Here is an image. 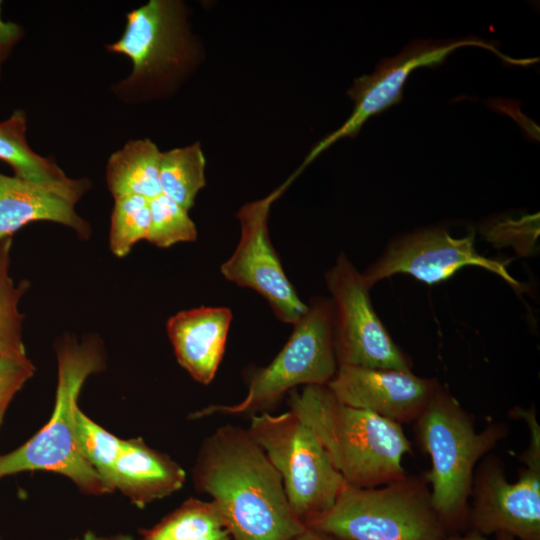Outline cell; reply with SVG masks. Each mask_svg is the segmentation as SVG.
<instances>
[{
  "instance_id": "9c48e42d",
  "label": "cell",
  "mask_w": 540,
  "mask_h": 540,
  "mask_svg": "<svg viewBox=\"0 0 540 540\" xmlns=\"http://www.w3.org/2000/svg\"><path fill=\"white\" fill-rule=\"evenodd\" d=\"M334 310V348L339 365L410 370L407 356L377 316L369 289L344 253L325 275Z\"/></svg>"
},
{
  "instance_id": "277c9868",
  "label": "cell",
  "mask_w": 540,
  "mask_h": 540,
  "mask_svg": "<svg viewBox=\"0 0 540 540\" xmlns=\"http://www.w3.org/2000/svg\"><path fill=\"white\" fill-rule=\"evenodd\" d=\"M182 1L150 0L126 14L118 40L109 53L126 56L130 73L110 92L125 104H140L171 95L197 62V45Z\"/></svg>"
},
{
  "instance_id": "8992f818",
  "label": "cell",
  "mask_w": 540,
  "mask_h": 540,
  "mask_svg": "<svg viewBox=\"0 0 540 540\" xmlns=\"http://www.w3.org/2000/svg\"><path fill=\"white\" fill-rule=\"evenodd\" d=\"M293 326L290 338L276 357L249 374L247 395L239 403L211 405L191 417L268 412L299 385H327L338 369L332 301H312L306 314Z\"/></svg>"
},
{
  "instance_id": "f546056e",
  "label": "cell",
  "mask_w": 540,
  "mask_h": 540,
  "mask_svg": "<svg viewBox=\"0 0 540 540\" xmlns=\"http://www.w3.org/2000/svg\"><path fill=\"white\" fill-rule=\"evenodd\" d=\"M292 540H340V539L306 527L303 532L298 534Z\"/></svg>"
},
{
  "instance_id": "603a6c76",
  "label": "cell",
  "mask_w": 540,
  "mask_h": 540,
  "mask_svg": "<svg viewBox=\"0 0 540 540\" xmlns=\"http://www.w3.org/2000/svg\"><path fill=\"white\" fill-rule=\"evenodd\" d=\"M150 226L149 200L141 196L114 198L111 213L109 247L119 257L129 254L133 246L146 240Z\"/></svg>"
},
{
  "instance_id": "52a82bcc",
  "label": "cell",
  "mask_w": 540,
  "mask_h": 540,
  "mask_svg": "<svg viewBox=\"0 0 540 540\" xmlns=\"http://www.w3.org/2000/svg\"><path fill=\"white\" fill-rule=\"evenodd\" d=\"M417 433L432 468L426 475L431 503L440 518H454L472 493L478 460L503 438L502 425L477 432L459 403L441 387L416 420Z\"/></svg>"
},
{
  "instance_id": "f1b7e54d",
  "label": "cell",
  "mask_w": 540,
  "mask_h": 540,
  "mask_svg": "<svg viewBox=\"0 0 540 540\" xmlns=\"http://www.w3.org/2000/svg\"><path fill=\"white\" fill-rule=\"evenodd\" d=\"M68 540H134L126 534L100 535L93 531H87L83 535Z\"/></svg>"
},
{
  "instance_id": "7c38bea8",
  "label": "cell",
  "mask_w": 540,
  "mask_h": 540,
  "mask_svg": "<svg viewBox=\"0 0 540 540\" xmlns=\"http://www.w3.org/2000/svg\"><path fill=\"white\" fill-rule=\"evenodd\" d=\"M295 177L293 174L266 197L239 209L241 238L232 256L221 265L227 280L255 290L268 301L278 319L292 325L306 314L308 305L298 297L283 271L269 238L268 216L272 203Z\"/></svg>"
},
{
  "instance_id": "484cf974",
  "label": "cell",
  "mask_w": 540,
  "mask_h": 540,
  "mask_svg": "<svg viewBox=\"0 0 540 540\" xmlns=\"http://www.w3.org/2000/svg\"><path fill=\"white\" fill-rule=\"evenodd\" d=\"M482 231L486 239L497 246H513L519 255H529L539 235V215L494 220Z\"/></svg>"
},
{
  "instance_id": "5b68a950",
  "label": "cell",
  "mask_w": 540,
  "mask_h": 540,
  "mask_svg": "<svg viewBox=\"0 0 540 540\" xmlns=\"http://www.w3.org/2000/svg\"><path fill=\"white\" fill-rule=\"evenodd\" d=\"M440 519L426 478L406 475L384 487L346 484L305 527L340 540H442Z\"/></svg>"
},
{
  "instance_id": "7402d4cb",
  "label": "cell",
  "mask_w": 540,
  "mask_h": 540,
  "mask_svg": "<svg viewBox=\"0 0 540 540\" xmlns=\"http://www.w3.org/2000/svg\"><path fill=\"white\" fill-rule=\"evenodd\" d=\"M11 243V237L0 241V355L22 356L26 351L18 304L29 284L24 281L16 286L9 275Z\"/></svg>"
},
{
  "instance_id": "4316f807",
  "label": "cell",
  "mask_w": 540,
  "mask_h": 540,
  "mask_svg": "<svg viewBox=\"0 0 540 540\" xmlns=\"http://www.w3.org/2000/svg\"><path fill=\"white\" fill-rule=\"evenodd\" d=\"M34 372L35 367L27 355H0V426L11 400Z\"/></svg>"
},
{
  "instance_id": "83f0119b",
  "label": "cell",
  "mask_w": 540,
  "mask_h": 540,
  "mask_svg": "<svg viewBox=\"0 0 540 540\" xmlns=\"http://www.w3.org/2000/svg\"><path fill=\"white\" fill-rule=\"evenodd\" d=\"M2 4L3 2L0 0V79L4 64L25 35L22 25L14 21H6L2 18Z\"/></svg>"
},
{
  "instance_id": "7a4b0ae2",
  "label": "cell",
  "mask_w": 540,
  "mask_h": 540,
  "mask_svg": "<svg viewBox=\"0 0 540 540\" xmlns=\"http://www.w3.org/2000/svg\"><path fill=\"white\" fill-rule=\"evenodd\" d=\"M290 409L314 431L336 470L354 487H378L406 476L411 451L401 424L341 403L326 385L292 390Z\"/></svg>"
},
{
  "instance_id": "d4e9b609",
  "label": "cell",
  "mask_w": 540,
  "mask_h": 540,
  "mask_svg": "<svg viewBox=\"0 0 540 540\" xmlns=\"http://www.w3.org/2000/svg\"><path fill=\"white\" fill-rule=\"evenodd\" d=\"M150 226L146 240L151 244L168 248L197 238V229L188 211L167 196L149 200Z\"/></svg>"
},
{
  "instance_id": "ba28073f",
  "label": "cell",
  "mask_w": 540,
  "mask_h": 540,
  "mask_svg": "<svg viewBox=\"0 0 540 540\" xmlns=\"http://www.w3.org/2000/svg\"><path fill=\"white\" fill-rule=\"evenodd\" d=\"M247 430L280 475L288 502L304 525L334 504L347 483L298 414L291 409L254 414Z\"/></svg>"
},
{
  "instance_id": "30bf717a",
  "label": "cell",
  "mask_w": 540,
  "mask_h": 540,
  "mask_svg": "<svg viewBox=\"0 0 540 540\" xmlns=\"http://www.w3.org/2000/svg\"><path fill=\"white\" fill-rule=\"evenodd\" d=\"M513 413L530 431L529 446L521 456L525 467L510 483L501 465L484 462L474 481L472 519L479 532L540 540V427L533 409L515 408Z\"/></svg>"
},
{
  "instance_id": "d6986e66",
  "label": "cell",
  "mask_w": 540,
  "mask_h": 540,
  "mask_svg": "<svg viewBox=\"0 0 540 540\" xmlns=\"http://www.w3.org/2000/svg\"><path fill=\"white\" fill-rule=\"evenodd\" d=\"M161 151L150 139L126 142L106 164V184L113 198L141 196L151 200L160 194Z\"/></svg>"
},
{
  "instance_id": "e0dca14e",
  "label": "cell",
  "mask_w": 540,
  "mask_h": 540,
  "mask_svg": "<svg viewBox=\"0 0 540 540\" xmlns=\"http://www.w3.org/2000/svg\"><path fill=\"white\" fill-rule=\"evenodd\" d=\"M27 114L15 109L0 121V160L9 165L14 176L57 195L72 205L91 189L87 178H71L55 160L35 152L27 140Z\"/></svg>"
},
{
  "instance_id": "8fae6325",
  "label": "cell",
  "mask_w": 540,
  "mask_h": 540,
  "mask_svg": "<svg viewBox=\"0 0 540 540\" xmlns=\"http://www.w3.org/2000/svg\"><path fill=\"white\" fill-rule=\"evenodd\" d=\"M465 46H477L490 50L501 60L510 64L533 63V60H519L504 55L494 44L474 36L444 40H414L394 57L383 59L373 73L354 80L348 90V95L354 103L351 115L338 129L312 148L299 171L341 138H354L369 118L399 102L404 84L412 71L420 67L437 66L454 50Z\"/></svg>"
},
{
  "instance_id": "9a60e30c",
  "label": "cell",
  "mask_w": 540,
  "mask_h": 540,
  "mask_svg": "<svg viewBox=\"0 0 540 540\" xmlns=\"http://www.w3.org/2000/svg\"><path fill=\"white\" fill-rule=\"evenodd\" d=\"M232 320L225 307L180 311L167 322V334L178 363L197 382L207 385L223 358Z\"/></svg>"
},
{
  "instance_id": "1f68e13d",
  "label": "cell",
  "mask_w": 540,
  "mask_h": 540,
  "mask_svg": "<svg viewBox=\"0 0 540 540\" xmlns=\"http://www.w3.org/2000/svg\"><path fill=\"white\" fill-rule=\"evenodd\" d=\"M0 540H2L1 537H0Z\"/></svg>"
},
{
  "instance_id": "5bb4252c",
  "label": "cell",
  "mask_w": 540,
  "mask_h": 540,
  "mask_svg": "<svg viewBox=\"0 0 540 540\" xmlns=\"http://www.w3.org/2000/svg\"><path fill=\"white\" fill-rule=\"evenodd\" d=\"M343 404L399 424L416 421L440 385L409 371L339 365L326 385Z\"/></svg>"
},
{
  "instance_id": "44dd1931",
  "label": "cell",
  "mask_w": 540,
  "mask_h": 540,
  "mask_svg": "<svg viewBox=\"0 0 540 540\" xmlns=\"http://www.w3.org/2000/svg\"><path fill=\"white\" fill-rule=\"evenodd\" d=\"M205 167L199 142L162 152L159 167L162 194L189 211L206 184Z\"/></svg>"
},
{
  "instance_id": "3957f363",
  "label": "cell",
  "mask_w": 540,
  "mask_h": 540,
  "mask_svg": "<svg viewBox=\"0 0 540 540\" xmlns=\"http://www.w3.org/2000/svg\"><path fill=\"white\" fill-rule=\"evenodd\" d=\"M58 381L49 421L26 443L0 455V478L26 471H49L70 479L88 495L112 493L82 454L76 433V411L86 379L105 366L101 342L66 338L56 347Z\"/></svg>"
},
{
  "instance_id": "cb8c5ba5",
  "label": "cell",
  "mask_w": 540,
  "mask_h": 540,
  "mask_svg": "<svg viewBox=\"0 0 540 540\" xmlns=\"http://www.w3.org/2000/svg\"><path fill=\"white\" fill-rule=\"evenodd\" d=\"M76 433L82 454L113 492L111 476L123 439L97 424L80 408L76 411Z\"/></svg>"
},
{
  "instance_id": "4dcf8cb0",
  "label": "cell",
  "mask_w": 540,
  "mask_h": 540,
  "mask_svg": "<svg viewBox=\"0 0 540 540\" xmlns=\"http://www.w3.org/2000/svg\"><path fill=\"white\" fill-rule=\"evenodd\" d=\"M442 540H485V538L480 534V532H473L464 537H451ZM497 540H515V537L507 533L499 532L497 533Z\"/></svg>"
},
{
  "instance_id": "ffe728a7",
  "label": "cell",
  "mask_w": 540,
  "mask_h": 540,
  "mask_svg": "<svg viewBox=\"0 0 540 540\" xmlns=\"http://www.w3.org/2000/svg\"><path fill=\"white\" fill-rule=\"evenodd\" d=\"M142 540H232L218 506L189 498L151 528L139 531Z\"/></svg>"
},
{
  "instance_id": "ac0fdd59",
  "label": "cell",
  "mask_w": 540,
  "mask_h": 540,
  "mask_svg": "<svg viewBox=\"0 0 540 540\" xmlns=\"http://www.w3.org/2000/svg\"><path fill=\"white\" fill-rule=\"evenodd\" d=\"M36 221L64 225L83 239L91 235L89 223L74 205L35 184L0 173V241Z\"/></svg>"
},
{
  "instance_id": "4fadbf2b",
  "label": "cell",
  "mask_w": 540,
  "mask_h": 540,
  "mask_svg": "<svg viewBox=\"0 0 540 540\" xmlns=\"http://www.w3.org/2000/svg\"><path fill=\"white\" fill-rule=\"evenodd\" d=\"M465 266L482 267L497 274L513 288H523L508 272L507 262L487 258L477 252L474 233L454 237L440 227L418 229L395 237L362 274L370 288L396 274H408L434 285L451 278Z\"/></svg>"
},
{
  "instance_id": "6da1fadb",
  "label": "cell",
  "mask_w": 540,
  "mask_h": 540,
  "mask_svg": "<svg viewBox=\"0 0 540 540\" xmlns=\"http://www.w3.org/2000/svg\"><path fill=\"white\" fill-rule=\"evenodd\" d=\"M192 480L218 506L232 540H292L306 528L280 475L247 429L227 424L207 436Z\"/></svg>"
},
{
  "instance_id": "2e32d148",
  "label": "cell",
  "mask_w": 540,
  "mask_h": 540,
  "mask_svg": "<svg viewBox=\"0 0 540 540\" xmlns=\"http://www.w3.org/2000/svg\"><path fill=\"white\" fill-rule=\"evenodd\" d=\"M185 470L167 454L148 446L142 438L123 439L112 476L113 490L120 491L138 508L180 490Z\"/></svg>"
}]
</instances>
